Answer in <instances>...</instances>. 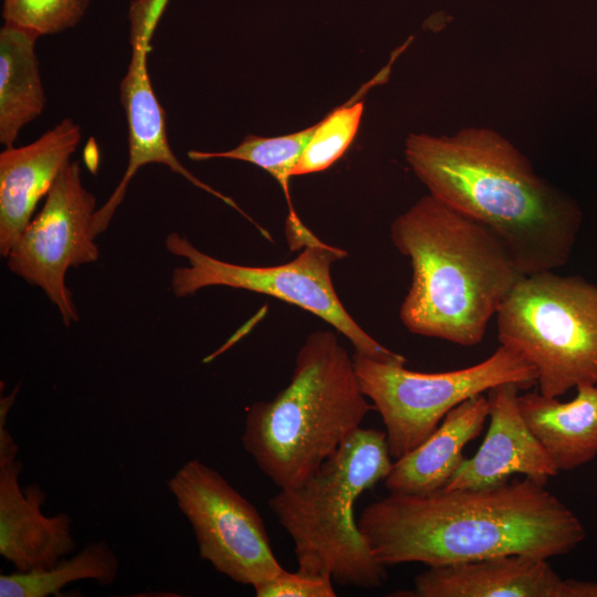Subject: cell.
Returning <instances> with one entry per match:
<instances>
[{
    "label": "cell",
    "mask_w": 597,
    "mask_h": 597,
    "mask_svg": "<svg viewBox=\"0 0 597 597\" xmlns=\"http://www.w3.org/2000/svg\"><path fill=\"white\" fill-rule=\"evenodd\" d=\"M358 526L384 566L428 567L520 554L548 559L586 537L579 517L528 478L479 489L394 494L367 505Z\"/></svg>",
    "instance_id": "1"
},
{
    "label": "cell",
    "mask_w": 597,
    "mask_h": 597,
    "mask_svg": "<svg viewBox=\"0 0 597 597\" xmlns=\"http://www.w3.org/2000/svg\"><path fill=\"white\" fill-rule=\"evenodd\" d=\"M405 154L429 195L492 230L524 275L567 263L580 208L504 136L486 127L411 134Z\"/></svg>",
    "instance_id": "2"
},
{
    "label": "cell",
    "mask_w": 597,
    "mask_h": 597,
    "mask_svg": "<svg viewBox=\"0 0 597 597\" xmlns=\"http://www.w3.org/2000/svg\"><path fill=\"white\" fill-rule=\"evenodd\" d=\"M390 238L410 260L411 284L399 316L416 335L480 344L524 276L492 230L431 195L394 220Z\"/></svg>",
    "instance_id": "3"
},
{
    "label": "cell",
    "mask_w": 597,
    "mask_h": 597,
    "mask_svg": "<svg viewBox=\"0 0 597 597\" xmlns=\"http://www.w3.org/2000/svg\"><path fill=\"white\" fill-rule=\"evenodd\" d=\"M368 400L336 333L313 332L296 353L287 386L249 407L242 446L279 489L298 486L360 428L374 409Z\"/></svg>",
    "instance_id": "4"
},
{
    "label": "cell",
    "mask_w": 597,
    "mask_h": 597,
    "mask_svg": "<svg viewBox=\"0 0 597 597\" xmlns=\"http://www.w3.org/2000/svg\"><path fill=\"white\" fill-rule=\"evenodd\" d=\"M391 459L385 432L360 427L308 480L270 498V510L293 542L298 570L346 587L385 583L386 566L374 556L354 506L385 480Z\"/></svg>",
    "instance_id": "5"
},
{
    "label": "cell",
    "mask_w": 597,
    "mask_h": 597,
    "mask_svg": "<svg viewBox=\"0 0 597 597\" xmlns=\"http://www.w3.org/2000/svg\"><path fill=\"white\" fill-rule=\"evenodd\" d=\"M501 345L522 354L538 391L597 385V285L554 270L524 275L496 313Z\"/></svg>",
    "instance_id": "6"
},
{
    "label": "cell",
    "mask_w": 597,
    "mask_h": 597,
    "mask_svg": "<svg viewBox=\"0 0 597 597\" xmlns=\"http://www.w3.org/2000/svg\"><path fill=\"white\" fill-rule=\"evenodd\" d=\"M165 247L170 254L187 261V265L171 273L170 290L176 297L193 295L208 286L265 294L322 318L343 334L358 355L389 364L407 363L402 355L383 346L364 331L341 302L331 275L333 264L347 256L338 247L320 240L304 247L293 260L268 266L222 261L202 252L177 232L166 237Z\"/></svg>",
    "instance_id": "7"
},
{
    "label": "cell",
    "mask_w": 597,
    "mask_h": 597,
    "mask_svg": "<svg viewBox=\"0 0 597 597\" xmlns=\"http://www.w3.org/2000/svg\"><path fill=\"white\" fill-rule=\"evenodd\" d=\"M353 359L362 390L383 419L395 460L422 443L467 399L505 383L527 389L537 381L534 366L504 345L479 364L441 373L415 371L356 353Z\"/></svg>",
    "instance_id": "8"
},
{
    "label": "cell",
    "mask_w": 597,
    "mask_h": 597,
    "mask_svg": "<svg viewBox=\"0 0 597 597\" xmlns=\"http://www.w3.org/2000/svg\"><path fill=\"white\" fill-rule=\"evenodd\" d=\"M167 488L192 528L200 558L217 572L254 586L284 570L256 507L217 470L189 460Z\"/></svg>",
    "instance_id": "9"
},
{
    "label": "cell",
    "mask_w": 597,
    "mask_h": 597,
    "mask_svg": "<svg viewBox=\"0 0 597 597\" xmlns=\"http://www.w3.org/2000/svg\"><path fill=\"white\" fill-rule=\"evenodd\" d=\"M96 210V198L83 185L78 161H71L6 256L11 273L40 287L65 326L78 321L66 273L100 255L93 232Z\"/></svg>",
    "instance_id": "10"
},
{
    "label": "cell",
    "mask_w": 597,
    "mask_h": 597,
    "mask_svg": "<svg viewBox=\"0 0 597 597\" xmlns=\"http://www.w3.org/2000/svg\"><path fill=\"white\" fill-rule=\"evenodd\" d=\"M9 410H0V554L18 572L48 568L76 549L72 519L42 512L46 494L38 483L20 486L22 463L7 429Z\"/></svg>",
    "instance_id": "11"
},
{
    "label": "cell",
    "mask_w": 597,
    "mask_h": 597,
    "mask_svg": "<svg viewBox=\"0 0 597 597\" xmlns=\"http://www.w3.org/2000/svg\"><path fill=\"white\" fill-rule=\"evenodd\" d=\"M150 38L142 33L129 35L132 56L127 72L119 84V97L127 121L128 163L113 193L94 214L95 237L108 228L132 179L143 166L149 164L167 166L190 184L235 209L258 229H261L231 198L195 177L175 156L168 142L165 109L154 92L148 73L147 55Z\"/></svg>",
    "instance_id": "12"
},
{
    "label": "cell",
    "mask_w": 597,
    "mask_h": 597,
    "mask_svg": "<svg viewBox=\"0 0 597 597\" xmlns=\"http://www.w3.org/2000/svg\"><path fill=\"white\" fill-rule=\"evenodd\" d=\"M521 387L505 383L488 391L489 428L475 454L464 459L446 490L489 488L523 474L542 485L558 474L549 454L528 428L517 402Z\"/></svg>",
    "instance_id": "13"
},
{
    "label": "cell",
    "mask_w": 597,
    "mask_h": 597,
    "mask_svg": "<svg viewBox=\"0 0 597 597\" xmlns=\"http://www.w3.org/2000/svg\"><path fill=\"white\" fill-rule=\"evenodd\" d=\"M81 126L63 118L34 142L0 154V253L7 256L33 218L39 201L71 163Z\"/></svg>",
    "instance_id": "14"
},
{
    "label": "cell",
    "mask_w": 597,
    "mask_h": 597,
    "mask_svg": "<svg viewBox=\"0 0 597 597\" xmlns=\"http://www.w3.org/2000/svg\"><path fill=\"white\" fill-rule=\"evenodd\" d=\"M401 597H564V579L547 559L520 554L428 567Z\"/></svg>",
    "instance_id": "15"
},
{
    "label": "cell",
    "mask_w": 597,
    "mask_h": 597,
    "mask_svg": "<svg viewBox=\"0 0 597 597\" xmlns=\"http://www.w3.org/2000/svg\"><path fill=\"white\" fill-rule=\"evenodd\" d=\"M488 418L489 399L483 394L450 410L422 443L392 462L385 488L394 494L443 489L464 460V447L481 433Z\"/></svg>",
    "instance_id": "16"
},
{
    "label": "cell",
    "mask_w": 597,
    "mask_h": 597,
    "mask_svg": "<svg viewBox=\"0 0 597 597\" xmlns=\"http://www.w3.org/2000/svg\"><path fill=\"white\" fill-rule=\"evenodd\" d=\"M561 402L538 392L519 394L520 411L558 471L577 469L597 455V385H579Z\"/></svg>",
    "instance_id": "17"
},
{
    "label": "cell",
    "mask_w": 597,
    "mask_h": 597,
    "mask_svg": "<svg viewBox=\"0 0 597 597\" xmlns=\"http://www.w3.org/2000/svg\"><path fill=\"white\" fill-rule=\"evenodd\" d=\"M39 35L6 23L0 29V143L14 146L21 129L45 106L35 43Z\"/></svg>",
    "instance_id": "18"
},
{
    "label": "cell",
    "mask_w": 597,
    "mask_h": 597,
    "mask_svg": "<svg viewBox=\"0 0 597 597\" xmlns=\"http://www.w3.org/2000/svg\"><path fill=\"white\" fill-rule=\"evenodd\" d=\"M315 125L293 134L276 137L249 135L234 148L226 151L189 150L192 160L226 158L251 163L272 175L280 184L286 197L290 210L286 220V239L291 250L304 248L318 238L307 229L293 209L289 180L293 176L303 150L312 137Z\"/></svg>",
    "instance_id": "19"
},
{
    "label": "cell",
    "mask_w": 597,
    "mask_h": 597,
    "mask_svg": "<svg viewBox=\"0 0 597 597\" xmlns=\"http://www.w3.org/2000/svg\"><path fill=\"white\" fill-rule=\"evenodd\" d=\"M119 572V559L106 541L87 543L71 558H62L48 568L1 574V597H48L77 580L112 585Z\"/></svg>",
    "instance_id": "20"
},
{
    "label": "cell",
    "mask_w": 597,
    "mask_h": 597,
    "mask_svg": "<svg viewBox=\"0 0 597 597\" xmlns=\"http://www.w3.org/2000/svg\"><path fill=\"white\" fill-rule=\"evenodd\" d=\"M364 104L357 102L339 107L315 124L293 176L325 170L332 166L353 142L363 115Z\"/></svg>",
    "instance_id": "21"
},
{
    "label": "cell",
    "mask_w": 597,
    "mask_h": 597,
    "mask_svg": "<svg viewBox=\"0 0 597 597\" xmlns=\"http://www.w3.org/2000/svg\"><path fill=\"white\" fill-rule=\"evenodd\" d=\"M92 0H2L6 23L28 29L39 36L56 34L77 25Z\"/></svg>",
    "instance_id": "22"
},
{
    "label": "cell",
    "mask_w": 597,
    "mask_h": 597,
    "mask_svg": "<svg viewBox=\"0 0 597 597\" xmlns=\"http://www.w3.org/2000/svg\"><path fill=\"white\" fill-rule=\"evenodd\" d=\"M256 597H335L334 582L324 575L285 569L277 576L252 586Z\"/></svg>",
    "instance_id": "23"
},
{
    "label": "cell",
    "mask_w": 597,
    "mask_h": 597,
    "mask_svg": "<svg viewBox=\"0 0 597 597\" xmlns=\"http://www.w3.org/2000/svg\"><path fill=\"white\" fill-rule=\"evenodd\" d=\"M564 597H597V582L565 579Z\"/></svg>",
    "instance_id": "24"
}]
</instances>
